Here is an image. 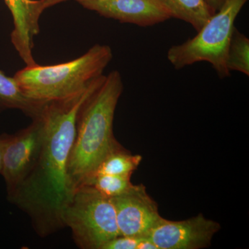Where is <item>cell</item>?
<instances>
[{"label": "cell", "mask_w": 249, "mask_h": 249, "mask_svg": "<svg viewBox=\"0 0 249 249\" xmlns=\"http://www.w3.org/2000/svg\"><path fill=\"white\" fill-rule=\"evenodd\" d=\"M170 18L188 23L195 30L201 27L213 16L204 0H155Z\"/></svg>", "instance_id": "obj_11"}, {"label": "cell", "mask_w": 249, "mask_h": 249, "mask_svg": "<svg viewBox=\"0 0 249 249\" xmlns=\"http://www.w3.org/2000/svg\"><path fill=\"white\" fill-rule=\"evenodd\" d=\"M65 1H67V0H42V5H43L45 10Z\"/></svg>", "instance_id": "obj_19"}, {"label": "cell", "mask_w": 249, "mask_h": 249, "mask_svg": "<svg viewBox=\"0 0 249 249\" xmlns=\"http://www.w3.org/2000/svg\"><path fill=\"white\" fill-rule=\"evenodd\" d=\"M103 77L75 96L44 103L37 115L44 127L40 156L29 175L7 194V199L30 217L32 227L40 237H47L65 228L64 211L74 193L67 167L76 134L77 116Z\"/></svg>", "instance_id": "obj_1"}, {"label": "cell", "mask_w": 249, "mask_h": 249, "mask_svg": "<svg viewBox=\"0 0 249 249\" xmlns=\"http://www.w3.org/2000/svg\"><path fill=\"white\" fill-rule=\"evenodd\" d=\"M221 226L204 214L181 221L162 218L149 232L148 237L158 249H201L211 246Z\"/></svg>", "instance_id": "obj_7"}, {"label": "cell", "mask_w": 249, "mask_h": 249, "mask_svg": "<svg viewBox=\"0 0 249 249\" xmlns=\"http://www.w3.org/2000/svg\"><path fill=\"white\" fill-rule=\"evenodd\" d=\"M124 88L121 73L111 71L80 108L67 167L73 191L88 183L106 156L121 145L114 137L113 124Z\"/></svg>", "instance_id": "obj_2"}, {"label": "cell", "mask_w": 249, "mask_h": 249, "mask_svg": "<svg viewBox=\"0 0 249 249\" xmlns=\"http://www.w3.org/2000/svg\"><path fill=\"white\" fill-rule=\"evenodd\" d=\"M62 218L80 249H103L108 242L120 235L110 198L89 185H83L74 191Z\"/></svg>", "instance_id": "obj_5"}, {"label": "cell", "mask_w": 249, "mask_h": 249, "mask_svg": "<svg viewBox=\"0 0 249 249\" xmlns=\"http://www.w3.org/2000/svg\"><path fill=\"white\" fill-rule=\"evenodd\" d=\"M43 104L28 98L14 77L8 76L0 70V112L7 109H19L34 119L38 115Z\"/></svg>", "instance_id": "obj_12"}, {"label": "cell", "mask_w": 249, "mask_h": 249, "mask_svg": "<svg viewBox=\"0 0 249 249\" xmlns=\"http://www.w3.org/2000/svg\"><path fill=\"white\" fill-rule=\"evenodd\" d=\"M213 14L220 9L226 0H204Z\"/></svg>", "instance_id": "obj_18"}, {"label": "cell", "mask_w": 249, "mask_h": 249, "mask_svg": "<svg viewBox=\"0 0 249 249\" xmlns=\"http://www.w3.org/2000/svg\"><path fill=\"white\" fill-rule=\"evenodd\" d=\"M32 124L10 134L3 155L1 175L9 194L29 175L38 160L44 141V127L38 116Z\"/></svg>", "instance_id": "obj_6"}, {"label": "cell", "mask_w": 249, "mask_h": 249, "mask_svg": "<svg viewBox=\"0 0 249 249\" xmlns=\"http://www.w3.org/2000/svg\"><path fill=\"white\" fill-rule=\"evenodd\" d=\"M248 0H226L220 9L196 31L197 34L167 52L168 61L176 70L199 62L211 64L218 76H230L227 67V53L237 16Z\"/></svg>", "instance_id": "obj_4"}, {"label": "cell", "mask_w": 249, "mask_h": 249, "mask_svg": "<svg viewBox=\"0 0 249 249\" xmlns=\"http://www.w3.org/2000/svg\"><path fill=\"white\" fill-rule=\"evenodd\" d=\"M226 62L229 71L249 76V39L235 27L228 47Z\"/></svg>", "instance_id": "obj_14"}, {"label": "cell", "mask_w": 249, "mask_h": 249, "mask_svg": "<svg viewBox=\"0 0 249 249\" xmlns=\"http://www.w3.org/2000/svg\"><path fill=\"white\" fill-rule=\"evenodd\" d=\"M14 20L11 42L26 66L36 65L34 38L40 32V18L45 11L42 0H4Z\"/></svg>", "instance_id": "obj_10"}, {"label": "cell", "mask_w": 249, "mask_h": 249, "mask_svg": "<svg viewBox=\"0 0 249 249\" xmlns=\"http://www.w3.org/2000/svg\"><path fill=\"white\" fill-rule=\"evenodd\" d=\"M142 156L132 155L120 145L106 156L98 165L93 177L98 175L132 176V173L142 163Z\"/></svg>", "instance_id": "obj_13"}, {"label": "cell", "mask_w": 249, "mask_h": 249, "mask_svg": "<svg viewBox=\"0 0 249 249\" xmlns=\"http://www.w3.org/2000/svg\"><path fill=\"white\" fill-rule=\"evenodd\" d=\"M140 240L137 237L119 235L106 244L103 249H138Z\"/></svg>", "instance_id": "obj_16"}, {"label": "cell", "mask_w": 249, "mask_h": 249, "mask_svg": "<svg viewBox=\"0 0 249 249\" xmlns=\"http://www.w3.org/2000/svg\"><path fill=\"white\" fill-rule=\"evenodd\" d=\"M113 58L108 45H95L74 60L53 65L26 66L14 78L32 101L45 103L71 97L102 76Z\"/></svg>", "instance_id": "obj_3"}, {"label": "cell", "mask_w": 249, "mask_h": 249, "mask_svg": "<svg viewBox=\"0 0 249 249\" xmlns=\"http://www.w3.org/2000/svg\"><path fill=\"white\" fill-rule=\"evenodd\" d=\"M9 137L10 134H3L0 135V175L2 170L3 155H4L5 147L9 141Z\"/></svg>", "instance_id": "obj_17"}, {"label": "cell", "mask_w": 249, "mask_h": 249, "mask_svg": "<svg viewBox=\"0 0 249 249\" xmlns=\"http://www.w3.org/2000/svg\"><path fill=\"white\" fill-rule=\"evenodd\" d=\"M85 185H89L103 196L112 198L127 193L134 184L131 182V176L98 175Z\"/></svg>", "instance_id": "obj_15"}, {"label": "cell", "mask_w": 249, "mask_h": 249, "mask_svg": "<svg viewBox=\"0 0 249 249\" xmlns=\"http://www.w3.org/2000/svg\"><path fill=\"white\" fill-rule=\"evenodd\" d=\"M85 9L103 17L141 27H152L170 19L155 0H76Z\"/></svg>", "instance_id": "obj_9"}, {"label": "cell", "mask_w": 249, "mask_h": 249, "mask_svg": "<svg viewBox=\"0 0 249 249\" xmlns=\"http://www.w3.org/2000/svg\"><path fill=\"white\" fill-rule=\"evenodd\" d=\"M120 235L142 238L161 220L158 205L143 185H133L127 193L110 198Z\"/></svg>", "instance_id": "obj_8"}]
</instances>
